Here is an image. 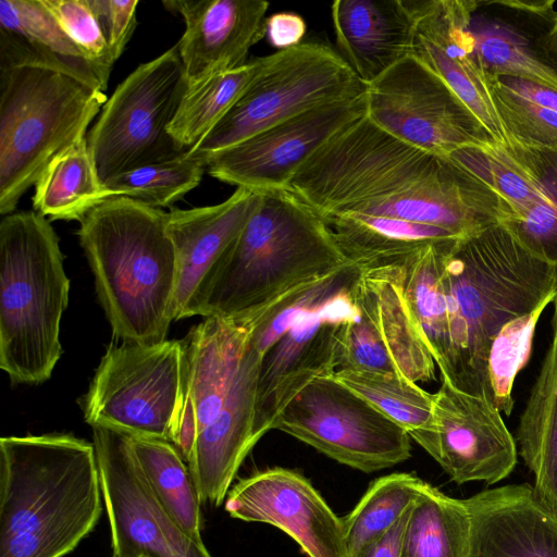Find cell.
I'll use <instances>...</instances> for the list:
<instances>
[{
    "label": "cell",
    "instance_id": "ba28073f",
    "mask_svg": "<svg viewBox=\"0 0 557 557\" xmlns=\"http://www.w3.org/2000/svg\"><path fill=\"white\" fill-rule=\"evenodd\" d=\"M259 59L245 92L187 154L206 164L213 154L274 124L367 89L343 57L322 42L302 41Z\"/></svg>",
    "mask_w": 557,
    "mask_h": 557
},
{
    "label": "cell",
    "instance_id": "ffe728a7",
    "mask_svg": "<svg viewBox=\"0 0 557 557\" xmlns=\"http://www.w3.org/2000/svg\"><path fill=\"white\" fill-rule=\"evenodd\" d=\"M414 24L412 55L441 76L491 137L506 144L470 29L473 0H404Z\"/></svg>",
    "mask_w": 557,
    "mask_h": 557
},
{
    "label": "cell",
    "instance_id": "9c48e42d",
    "mask_svg": "<svg viewBox=\"0 0 557 557\" xmlns=\"http://www.w3.org/2000/svg\"><path fill=\"white\" fill-rule=\"evenodd\" d=\"M187 89L177 44L115 88L86 136L101 184L187 153L169 132Z\"/></svg>",
    "mask_w": 557,
    "mask_h": 557
},
{
    "label": "cell",
    "instance_id": "7dc6e473",
    "mask_svg": "<svg viewBox=\"0 0 557 557\" xmlns=\"http://www.w3.org/2000/svg\"><path fill=\"white\" fill-rule=\"evenodd\" d=\"M555 36H556V42H557V24H556V29H555Z\"/></svg>",
    "mask_w": 557,
    "mask_h": 557
},
{
    "label": "cell",
    "instance_id": "52a82bcc",
    "mask_svg": "<svg viewBox=\"0 0 557 557\" xmlns=\"http://www.w3.org/2000/svg\"><path fill=\"white\" fill-rule=\"evenodd\" d=\"M65 73L39 66L0 72V213H13L48 164L87 136L107 101Z\"/></svg>",
    "mask_w": 557,
    "mask_h": 557
},
{
    "label": "cell",
    "instance_id": "d4e9b609",
    "mask_svg": "<svg viewBox=\"0 0 557 557\" xmlns=\"http://www.w3.org/2000/svg\"><path fill=\"white\" fill-rule=\"evenodd\" d=\"M331 16L338 53L366 86L412 54L414 24L404 0H336Z\"/></svg>",
    "mask_w": 557,
    "mask_h": 557
},
{
    "label": "cell",
    "instance_id": "30bf717a",
    "mask_svg": "<svg viewBox=\"0 0 557 557\" xmlns=\"http://www.w3.org/2000/svg\"><path fill=\"white\" fill-rule=\"evenodd\" d=\"M184 369L182 341L111 345L81 400L91 426L170 442Z\"/></svg>",
    "mask_w": 557,
    "mask_h": 557
},
{
    "label": "cell",
    "instance_id": "7402d4cb",
    "mask_svg": "<svg viewBox=\"0 0 557 557\" xmlns=\"http://www.w3.org/2000/svg\"><path fill=\"white\" fill-rule=\"evenodd\" d=\"M263 356L247 341L230 391L214 419L197 435L187 466L201 503L219 507L257 444L253 419Z\"/></svg>",
    "mask_w": 557,
    "mask_h": 557
},
{
    "label": "cell",
    "instance_id": "8d00e7d4",
    "mask_svg": "<svg viewBox=\"0 0 557 557\" xmlns=\"http://www.w3.org/2000/svg\"><path fill=\"white\" fill-rule=\"evenodd\" d=\"M423 480L395 472L374 480L356 507L342 518L349 557L387 531L410 507Z\"/></svg>",
    "mask_w": 557,
    "mask_h": 557
},
{
    "label": "cell",
    "instance_id": "603a6c76",
    "mask_svg": "<svg viewBox=\"0 0 557 557\" xmlns=\"http://www.w3.org/2000/svg\"><path fill=\"white\" fill-rule=\"evenodd\" d=\"M467 557H557V516L533 485L508 484L467 499Z\"/></svg>",
    "mask_w": 557,
    "mask_h": 557
},
{
    "label": "cell",
    "instance_id": "484cf974",
    "mask_svg": "<svg viewBox=\"0 0 557 557\" xmlns=\"http://www.w3.org/2000/svg\"><path fill=\"white\" fill-rule=\"evenodd\" d=\"M18 66L55 70L101 91L109 82L41 0H0V72Z\"/></svg>",
    "mask_w": 557,
    "mask_h": 557
},
{
    "label": "cell",
    "instance_id": "44dd1931",
    "mask_svg": "<svg viewBox=\"0 0 557 557\" xmlns=\"http://www.w3.org/2000/svg\"><path fill=\"white\" fill-rule=\"evenodd\" d=\"M185 32L177 42L188 88L246 64L253 45L265 36L269 2L262 0H166Z\"/></svg>",
    "mask_w": 557,
    "mask_h": 557
},
{
    "label": "cell",
    "instance_id": "c3c4849f",
    "mask_svg": "<svg viewBox=\"0 0 557 557\" xmlns=\"http://www.w3.org/2000/svg\"><path fill=\"white\" fill-rule=\"evenodd\" d=\"M139 557H145V556H139Z\"/></svg>",
    "mask_w": 557,
    "mask_h": 557
},
{
    "label": "cell",
    "instance_id": "5b68a950",
    "mask_svg": "<svg viewBox=\"0 0 557 557\" xmlns=\"http://www.w3.org/2000/svg\"><path fill=\"white\" fill-rule=\"evenodd\" d=\"M59 237L36 211L0 222V368L12 384H40L62 356L61 319L69 304Z\"/></svg>",
    "mask_w": 557,
    "mask_h": 557
},
{
    "label": "cell",
    "instance_id": "83f0119b",
    "mask_svg": "<svg viewBox=\"0 0 557 557\" xmlns=\"http://www.w3.org/2000/svg\"><path fill=\"white\" fill-rule=\"evenodd\" d=\"M357 288L370 307L376 334L398 375L412 383L435 377V361L414 325L397 261L363 267Z\"/></svg>",
    "mask_w": 557,
    "mask_h": 557
},
{
    "label": "cell",
    "instance_id": "5bb4252c",
    "mask_svg": "<svg viewBox=\"0 0 557 557\" xmlns=\"http://www.w3.org/2000/svg\"><path fill=\"white\" fill-rule=\"evenodd\" d=\"M92 443L107 511L112 557H212L161 507L132 451L129 436L94 426Z\"/></svg>",
    "mask_w": 557,
    "mask_h": 557
},
{
    "label": "cell",
    "instance_id": "2e32d148",
    "mask_svg": "<svg viewBox=\"0 0 557 557\" xmlns=\"http://www.w3.org/2000/svg\"><path fill=\"white\" fill-rule=\"evenodd\" d=\"M367 114L366 92L305 111L207 161L209 174L255 191L287 189L302 164L334 134Z\"/></svg>",
    "mask_w": 557,
    "mask_h": 557
},
{
    "label": "cell",
    "instance_id": "ac0fdd59",
    "mask_svg": "<svg viewBox=\"0 0 557 557\" xmlns=\"http://www.w3.org/2000/svg\"><path fill=\"white\" fill-rule=\"evenodd\" d=\"M225 510L281 529L309 557H349L342 518L297 471L274 467L242 479L228 491Z\"/></svg>",
    "mask_w": 557,
    "mask_h": 557
},
{
    "label": "cell",
    "instance_id": "e575fe53",
    "mask_svg": "<svg viewBox=\"0 0 557 557\" xmlns=\"http://www.w3.org/2000/svg\"><path fill=\"white\" fill-rule=\"evenodd\" d=\"M469 533L465 499L423 482L411 504L401 557H467Z\"/></svg>",
    "mask_w": 557,
    "mask_h": 557
},
{
    "label": "cell",
    "instance_id": "f1b7e54d",
    "mask_svg": "<svg viewBox=\"0 0 557 557\" xmlns=\"http://www.w3.org/2000/svg\"><path fill=\"white\" fill-rule=\"evenodd\" d=\"M517 431L540 502L557 516V324Z\"/></svg>",
    "mask_w": 557,
    "mask_h": 557
},
{
    "label": "cell",
    "instance_id": "e0dca14e",
    "mask_svg": "<svg viewBox=\"0 0 557 557\" xmlns=\"http://www.w3.org/2000/svg\"><path fill=\"white\" fill-rule=\"evenodd\" d=\"M351 288L297 319L263 356L253 419L256 442L272 430L276 417L306 385L337 370L338 332L357 315Z\"/></svg>",
    "mask_w": 557,
    "mask_h": 557
},
{
    "label": "cell",
    "instance_id": "f6af8a7d",
    "mask_svg": "<svg viewBox=\"0 0 557 557\" xmlns=\"http://www.w3.org/2000/svg\"><path fill=\"white\" fill-rule=\"evenodd\" d=\"M410 508L411 505L387 531L364 545L355 557H401Z\"/></svg>",
    "mask_w": 557,
    "mask_h": 557
},
{
    "label": "cell",
    "instance_id": "277c9868",
    "mask_svg": "<svg viewBox=\"0 0 557 557\" xmlns=\"http://www.w3.org/2000/svg\"><path fill=\"white\" fill-rule=\"evenodd\" d=\"M166 220L162 209L120 196L79 221L98 300L122 343L159 344L174 321L177 260Z\"/></svg>",
    "mask_w": 557,
    "mask_h": 557
},
{
    "label": "cell",
    "instance_id": "d6a6232c",
    "mask_svg": "<svg viewBox=\"0 0 557 557\" xmlns=\"http://www.w3.org/2000/svg\"><path fill=\"white\" fill-rule=\"evenodd\" d=\"M129 443L138 467L161 507L189 537L202 542L201 500L180 451L162 438L129 436Z\"/></svg>",
    "mask_w": 557,
    "mask_h": 557
},
{
    "label": "cell",
    "instance_id": "6da1fadb",
    "mask_svg": "<svg viewBox=\"0 0 557 557\" xmlns=\"http://www.w3.org/2000/svg\"><path fill=\"white\" fill-rule=\"evenodd\" d=\"M92 442L67 433L0 438V557H64L103 510Z\"/></svg>",
    "mask_w": 557,
    "mask_h": 557
},
{
    "label": "cell",
    "instance_id": "8fae6325",
    "mask_svg": "<svg viewBox=\"0 0 557 557\" xmlns=\"http://www.w3.org/2000/svg\"><path fill=\"white\" fill-rule=\"evenodd\" d=\"M272 429L282 431L366 473L411 456L408 432L330 375L306 385L281 411Z\"/></svg>",
    "mask_w": 557,
    "mask_h": 557
},
{
    "label": "cell",
    "instance_id": "60d3db41",
    "mask_svg": "<svg viewBox=\"0 0 557 557\" xmlns=\"http://www.w3.org/2000/svg\"><path fill=\"white\" fill-rule=\"evenodd\" d=\"M64 33L110 77L115 59L89 0H41Z\"/></svg>",
    "mask_w": 557,
    "mask_h": 557
},
{
    "label": "cell",
    "instance_id": "cb8c5ba5",
    "mask_svg": "<svg viewBox=\"0 0 557 557\" xmlns=\"http://www.w3.org/2000/svg\"><path fill=\"white\" fill-rule=\"evenodd\" d=\"M261 193L237 187L223 202L168 212L166 232L177 260L174 321L201 278L244 228L260 203Z\"/></svg>",
    "mask_w": 557,
    "mask_h": 557
},
{
    "label": "cell",
    "instance_id": "7bdbcfd3",
    "mask_svg": "<svg viewBox=\"0 0 557 557\" xmlns=\"http://www.w3.org/2000/svg\"><path fill=\"white\" fill-rule=\"evenodd\" d=\"M197 435V412L189 391L188 374L184 358L182 386L173 416L170 442L176 447L186 463L194 449Z\"/></svg>",
    "mask_w": 557,
    "mask_h": 557
},
{
    "label": "cell",
    "instance_id": "9a60e30c",
    "mask_svg": "<svg viewBox=\"0 0 557 557\" xmlns=\"http://www.w3.org/2000/svg\"><path fill=\"white\" fill-rule=\"evenodd\" d=\"M458 484H495L517 463V446L500 411L446 377L433 394L432 422L408 433Z\"/></svg>",
    "mask_w": 557,
    "mask_h": 557
},
{
    "label": "cell",
    "instance_id": "836d02e7",
    "mask_svg": "<svg viewBox=\"0 0 557 557\" xmlns=\"http://www.w3.org/2000/svg\"><path fill=\"white\" fill-rule=\"evenodd\" d=\"M33 207L49 220L81 221L104 201L86 136L58 154L35 184Z\"/></svg>",
    "mask_w": 557,
    "mask_h": 557
},
{
    "label": "cell",
    "instance_id": "4316f807",
    "mask_svg": "<svg viewBox=\"0 0 557 557\" xmlns=\"http://www.w3.org/2000/svg\"><path fill=\"white\" fill-rule=\"evenodd\" d=\"M251 329L247 317H207L182 341L198 433L223 406Z\"/></svg>",
    "mask_w": 557,
    "mask_h": 557
},
{
    "label": "cell",
    "instance_id": "1f68e13d",
    "mask_svg": "<svg viewBox=\"0 0 557 557\" xmlns=\"http://www.w3.org/2000/svg\"><path fill=\"white\" fill-rule=\"evenodd\" d=\"M507 143L557 150V90L524 78L488 75Z\"/></svg>",
    "mask_w": 557,
    "mask_h": 557
},
{
    "label": "cell",
    "instance_id": "d6986e66",
    "mask_svg": "<svg viewBox=\"0 0 557 557\" xmlns=\"http://www.w3.org/2000/svg\"><path fill=\"white\" fill-rule=\"evenodd\" d=\"M555 0H473L470 29L487 75L557 90Z\"/></svg>",
    "mask_w": 557,
    "mask_h": 557
},
{
    "label": "cell",
    "instance_id": "ee69618b",
    "mask_svg": "<svg viewBox=\"0 0 557 557\" xmlns=\"http://www.w3.org/2000/svg\"><path fill=\"white\" fill-rule=\"evenodd\" d=\"M307 26L304 18L294 12H280L267 18L265 37L278 50L302 42Z\"/></svg>",
    "mask_w": 557,
    "mask_h": 557
},
{
    "label": "cell",
    "instance_id": "4fadbf2b",
    "mask_svg": "<svg viewBox=\"0 0 557 557\" xmlns=\"http://www.w3.org/2000/svg\"><path fill=\"white\" fill-rule=\"evenodd\" d=\"M449 158L498 194L499 224L518 244L557 268V150L493 143L457 149Z\"/></svg>",
    "mask_w": 557,
    "mask_h": 557
},
{
    "label": "cell",
    "instance_id": "ab89813d",
    "mask_svg": "<svg viewBox=\"0 0 557 557\" xmlns=\"http://www.w3.org/2000/svg\"><path fill=\"white\" fill-rule=\"evenodd\" d=\"M550 302L546 301L533 311L510 320L492 342L487 360L492 404L507 416L513 407L515 379L530 357L537 321Z\"/></svg>",
    "mask_w": 557,
    "mask_h": 557
},
{
    "label": "cell",
    "instance_id": "f546056e",
    "mask_svg": "<svg viewBox=\"0 0 557 557\" xmlns=\"http://www.w3.org/2000/svg\"><path fill=\"white\" fill-rule=\"evenodd\" d=\"M324 221L345 256L362 267L397 261L429 245L462 238L441 227L388 216L344 213Z\"/></svg>",
    "mask_w": 557,
    "mask_h": 557
},
{
    "label": "cell",
    "instance_id": "8992f818",
    "mask_svg": "<svg viewBox=\"0 0 557 557\" xmlns=\"http://www.w3.org/2000/svg\"><path fill=\"white\" fill-rule=\"evenodd\" d=\"M446 158L394 137L366 114L324 143L287 189L324 220L344 213L406 220Z\"/></svg>",
    "mask_w": 557,
    "mask_h": 557
},
{
    "label": "cell",
    "instance_id": "d590c367",
    "mask_svg": "<svg viewBox=\"0 0 557 557\" xmlns=\"http://www.w3.org/2000/svg\"><path fill=\"white\" fill-rule=\"evenodd\" d=\"M260 59L215 74L187 89L169 132L185 151L194 148L233 108L253 79Z\"/></svg>",
    "mask_w": 557,
    "mask_h": 557
},
{
    "label": "cell",
    "instance_id": "b9f144b4",
    "mask_svg": "<svg viewBox=\"0 0 557 557\" xmlns=\"http://www.w3.org/2000/svg\"><path fill=\"white\" fill-rule=\"evenodd\" d=\"M115 60L123 53L136 27L138 0H89Z\"/></svg>",
    "mask_w": 557,
    "mask_h": 557
},
{
    "label": "cell",
    "instance_id": "f35d334b",
    "mask_svg": "<svg viewBox=\"0 0 557 557\" xmlns=\"http://www.w3.org/2000/svg\"><path fill=\"white\" fill-rule=\"evenodd\" d=\"M207 165L184 154L114 176L102 184L103 198L128 197L156 208L171 207L196 188Z\"/></svg>",
    "mask_w": 557,
    "mask_h": 557
},
{
    "label": "cell",
    "instance_id": "bcb514c9",
    "mask_svg": "<svg viewBox=\"0 0 557 557\" xmlns=\"http://www.w3.org/2000/svg\"><path fill=\"white\" fill-rule=\"evenodd\" d=\"M553 304H554V315H553L552 324H557V293H556Z\"/></svg>",
    "mask_w": 557,
    "mask_h": 557
},
{
    "label": "cell",
    "instance_id": "4dcf8cb0",
    "mask_svg": "<svg viewBox=\"0 0 557 557\" xmlns=\"http://www.w3.org/2000/svg\"><path fill=\"white\" fill-rule=\"evenodd\" d=\"M457 240L429 245L397 260L408 309L441 374L447 372L449 358L447 307L442 275L446 252Z\"/></svg>",
    "mask_w": 557,
    "mask_h": 557
},
{
    "label": "cell",
    "instance_id": "7c38bea8",
    "mask_svg": "<svg viewBox=\"0 0 557 557\" xmlns=\"http://www.w3.org/2000/svg\"><path fill=\"white\" fill-rule=\"evenodd\" d=\"M366 97L375 125L428 152L449 157L496 143L447 83L412 54L367 85Z\"/></svg>",
    "mask_w": 557,
    "mask_h": 557
},
{
    "label": "cell",
    "instance_id": "74e56055",
    "mask_svg": "<svg viewBox=\"0 0 557 557\" xmlns=\"http://www.w3.org/2000/svg\"><path fill=\"white\" fill-rule=\"evenodd\" d=\"M330 376L408 433L432 422L433 394L395 374L336 370Z\"/></svg>",
    "mask_w": 557,
    "mask_h": 557
},
{
    "label": "cell",
    "instance_id": "3957f363",
    "mask_svg": "<svg viewBox=\"0 0 557 557\" xmlns=\"http://www.w3.org/2000/svg\"><path fill=\"white\" fill-rule=\"evenodd\" d=\"M449 358L446 377L456 388L492 403L490 348L507 322L557 293V268L528 252L500 225L455 242L443 268Z\"/></svg>",
    "mask_w": 557,
    "mask_h": 557
},
{
    "label": "cell",
    "instance_id": "7a4b0ae2",
    "mask_svg": "<svg viewBox=\"0 0 557 557\" xmlns=\"http://www.w3.org/2000/svg\"><path fill=\"white\" fill-rule=\"evenodd\" d=\"M260 193L258 208L201 278L182 319L245 317L351 262L324 219L295 193Z\"/></svg>",
    "mask_w": 557,
    "mask_h": 557
}]
</instances>
